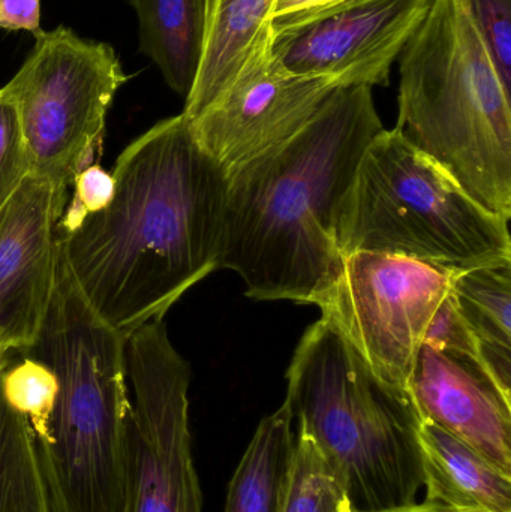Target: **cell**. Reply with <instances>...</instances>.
<instances>
[{
    "instance_id": "obj_18",
    "label": "cell",
    "mask_w": 511,
    "mask_h": 512,
    "mask_svg": "<svg viewBox=\"0 0 511 512\" xmlns=\"http://www.w3.org/2000/svg\"><path fill=\"white\" fill-rule=\"evenodd\" d=\"M287 402L258 424L228 484L224 512H282L296 450Z\"/></svg>"
},
{
    "instance_id": "obj_7",
    "label": "cell",
    "mask_w": 511,
    "mask_h": 512,
    "mask_svg": "<svg viewBox=\"0 0 511 512\" xmlns=\"http://www.w3.org/2000/svg\"><path fill=\"white\" fill-rule=\"evenodd\" d=\"M128 81L111 45L65 26L36 33L35 47L3 92L14 102L30 174L71 188L89 167L117 90Z\"/></svg>"
},
{
    "instance_id": "obj_5",
    "label": "cell",
    "mask_w": 511,
    "mask_h": 512,
    "mask_svg": "<svg viewBox=\"0 0 511 512\" xmlns=\"http://www.w3.org/2000/svg\"><path fill=\"white\" fill-rule=\"evenodd\" d=\"M287 381L297 435L335 469L353 512L417 504L422 417L410 391L378 378L324 319L303 334Z\"/></svg>"
},
{
    "instance_id": "obj_2",
    "label": "cell",
    "mask_w": 511,
    "mask_h": 512,
    "mask_svg": "<svg viewBox=\"0 0 511 512\" xmlns=\"http://www.w3.org/2000/svg\"><path fill=\"white\" fill-rule=\"evenodd\" d=\"M383 129L371 87H338L299 134L230 171L218 270L254 300L314 303L341 267V204Z\"/></svg>"
},
{
    "instance_id": "obj_12",
    "label": "cell",
    "mask_w": 511,
    "mask_h": 512,
    "mask_svg": "<svg viewBox=\"0 0 511 512\" xmlns=\"http://www.w3.org/2000/svg\"><path fill=\"white\" fill-rule=\"evenodd\" d=\"M68 188L30 174L0 209V354L29 348L56 288Z\"/></svg>"
},
{
    "instance_id": "obj_10",
    "label": "cell",
    "mask_w": 511,
    "mask_h": 512,
    "mask_svg": "<svg viewBox=\"0 0 511 512\" xmlns=\"http://www.w3.org/2000/svg\"><path fill=\"white\" fill-rule=\"evenodd\" d=\"M338 87L332 78L285 68L272 42L257 48L230 86L188 122L198 146L228 174L299 134Z\"/></svg>"
},
{
    "instance_id": "obj_1",
    "label": "cell",
    "mask_w": 511,
    "mask_h": 512,
    "mask_svg": "<svg viewBox=\"0 0 511 512\" xmlns=\"http://www.w3.org/2000/svg\"><path fill=\"white\" fill-rule=\"evenodd\" d=\"M111 176L108 203L57 228V246L84 300L126 339L218 270L228 180L183 114L132 141Z\"/></svg>"
},
{
    "instance_id": "obj_6",
    "label": "cell",
    "mask_w": 511,
    "mask_h": 512,
    "mask_svg": "<svg viewBox=\"0 0 511 512\" xmlns=\"http://www.w3.org/2000/svg\"><path fill=\"white\" fill-rule=\"evenodd\" d=\"M336 239L342 256H401L452 273L511 262L509 221L483 209L396 128L366 147Z\"/></svg>"
},
{
    "instance_id": "obj_4",
    "label": "cell",
    "mask_w": 511,
    "mask_h": 512,
    "mask_svg": "<svg viewBox=\"0 0 511 512\" xmlns=\"http://www.w3.org/2000/svg\"><path fill=\"white\" fill-rule=\"evenodd\" d=\"M125 342L84 300L59 254L47 318L21 349L56 379L50 441L38 444L51 512H123L131 411Z\"/></svg>"
},
{
    "instance_id": "obj_3",
    "label": "cell",
    "mask_w": 511,
    "mask_h": 512,
    "mask_svg": "<svg viewBox=\"0 0 511 512\" xmlns=\"http://www.w3.org/2000/svg\"><path fill=\"white\" fill-rule=\"evenodd\" d=\"M398 129L476 203L511 218V84L467 0H432L399 56Z\"/></svg>"
},
{
    "instance_id": "obj_11",
    "label": "cell",
    "mask_w": 511,
    "mask_h": 512,
    "mask_svg": "<svg viewBox=\"0 0 511 512\" xmlns=\"http://www.w3.org/2000/svg\"><path fill=\"white\" fill-rule=\"evenodd\" d=\"M431 2L348 0L273 38V53L290 71L329 77L339 87L387 86Z\"/></svg>"
},
{
    "instance_id": "obj_27",
    "label": "cell",
    "mask_w": 511,
    "mask_h": 512,
    "mask_svg": "<svg viewBox=\"0 0 511 512\" xmlns=\"http://www.w3.org/2000/svg\"><path fill=\"white\" fill-rule=\"evenodd\" d=\"M0 27L41 32V0H0Z\"/></svg>"
},
{
    "instance_id": "obj_17",
    "label": "cell",
    "mask_w": 511,
    "mask_h": 512,
    "mask_svg": "<svg viewBox=\"0 0 511 512\" xmlns=\"http://www.w3.org/2000/svg\"><path fill=\"white\" fill-rule=\"evenodd\" d=\"M452 294L480 363L511 399V262L453 274Z\"/></svg>"
},
{
    "instance_id": "obj_13",
    "label": "cell",
    "mask_w": 511,
    "mask_h": 512,
    "mask_svg": "<svg viewBox=\"0 0 511 512\" xmlns=\"http://www.w3.org/2000/svg\"><path fill=\"white\" fill-rule=\"evenodd\" d=\"M408 391L422 420L511 475V399L477 358L423 343Z\"/></svg>"
},
{
    "instance_id": "obj_14",
    "label": "cell",
    "mask_w": 511,
    "mask_h": 512,
    "mask_svg": "<svg viewBox=\"0 0 511 512\" xmlns=\"http://www.w3.org/2000/svg\"><path fill=\"white\" fill-rule=\"evenodd\" d=\"M425 502L458 512H511V475L441 427L420 424Z\"/></svg>"
},
{
    "instance_id": "obj_21",
    "label": "cell",
    "mask_w": 511,
    "mask_h": 512,
    "mask_svg": "<svg viewBox=\"0 0 511 512\" xmlns=\"http://www.w3.org/2000/svg\"><path fill=\"white\" fill-rule=\"evenodd\" d=\"M6 400L29 420L38 444L50 441L57 385L51 370L24 351L8 352L2 375Z\"/></svg>"
},
{
    "instance_id": "obj_23",
    "label": "cell",
    "mask_w": 511,
    "mask_h": 512,
    "mask_svg": "<svg viewBox=\"0 0 511 512\" xmlns=\"http://www.w3.org/2000/svg\"><path fill=\"white\" fill-rule=\"evenodd\" d=\"M471 18L511 84V0H467Z\"/></svg>"
},
{
    "instance_id": "obj_8",
    "label": "cell",
    "mask_w": 511,
    "mask_h": 512,
    "mask_svg": "<svg viewBox=\"0 0 511 512\" xmlns=\"http://www.w3.org/2000/svg\"><path fill=\"white\" fill-rule=\"evenodd\" d=\"M131 411L123 512H203L189 427L191 366L164 319L125 342Z\"/></svg>"
},
{
    "instance_id": "obj_19",
    "label": "cell",
    "mask_w": 511,
    "mask_h": 512,
    "mask_svg": "<svg viewBox=\"0 0 511 512\" xmlns=\"http://www.w3.org/2000/svg\"><path fill=\"white\" fill-rule=\"evenodd\" d=\"M6 360L0 354V512H51L35 432L3 394Z\"/></svg>"
},
{
    "instance_id": "obj_9",
    "label": "cell",
    "mask_w": 511,
    "mask_h": 512,
    "mask_svg": "<svg viewBox=\"0 0 511 512\" xmlns=\"http://www.w3.org/2000/svg\"><path fill=\"white\" fill-rule=\"evenodd\" d=\"M452 271L401 256L354 252L315 298L321 319L387 384L407 390Z\"/></svg>"
},
{
    "instance_id": "obj_28",
    "label": "cell",
    "mask_w": 511,
    "mask_h": 512,
    "mask_svg": "<svg viewBox=\"0 0 511 512\" xmlns=\"http://www.w3.org/2000/svg\"><path fill=\"white\" fill-rule=\"evenodd\" d=\"M377 512H458V511L450 510V508H446V507H440V505H432V504H428V502H423V504H414V505H411V507L396 508V510L377 511Z\"/></svg>"
},
{
    "instance_id": "obj_15",
    "label": "cell",
    "mask_w": 511,
    "mask_h": 512,
    "mask_svg": "<svg viewBox=\"0 0 511 512\" xmlns=\"http://www.w3.org/2000/svg\"><path fill=\"white\" fill-rule=\"evenodd\" d=\"M276 0H207L206 42L183 116H200L239 74L257 48L272 44Z\"/></svg>"
},
{
    "instance_id": "obj_26",
    "label": "cell",
    "mask_w": 511,
    "mask_h": 512,
    "mask_svg": "<svg viewBox=\"0 0 511 512\" xmlns=\"http://www.w3.org/2000/svg\"><path fill=\"white\" fill-rule=\"evenodd\" d=\"M345 2L348 0H276L270 18L273 38L297 29Z\"/></svg>"
},
{
    "instance_id": "obj_25",
    "label": "cell",
    "mask_w": 511,
    "mask_h": 512,
    "mask_svg": "<svg viewBox=\"0 0 511 512\" xmlns=\"http://www.w3.org/2000/svg\"><path fill=\"white\" fill-rule=\"evenodd\" d=\"M423 343L435 346V348L470 355V357L479 360L476 343H474L473 337H471L470 331L465 325L464 318H462L461 312L456 306L452 288L435 310Z\"/></svg>"
},
{
    "instance_id": "obj_24",
    "label": "cell",
    "mask_w": 511,
    "mask_h": 512,
    "mask_svg": "<svg viewBox=\"0 0 511 512\" xmlns=\"http://www.w3.org/2000/svg\"><path fill=\"white\" fill-rule=\"evenodd\" d=\"M72 186H74V195L71 200L68 198L57 227L59 230L71 228L83 216L102 209L113 194V176L99 165H89L75 177Z\"/></svg>"
},
{
    "instance_id": "obj_16",
    "label": "cell",
    "mask_w": 511,
    "mask_h": 512,
    "mask_svg": "<svg viewBox=\"0 0 511 512\" xmlns=\"http://www.w3.org/2000/svg\"><path fill=\"white\" fill-rule=\"evenodd\" d=\"M140 24V50L177 95L188 98L206 42L207 0H131Z\"/></svg>"
},
{
    "instance_id": "obj_22",
    "label": "cell",
    "mask_w": 511,
    "mask_h": 512,
    "mask_svg": "<svg viewBox=\"0 0 511 512\" xmlns=\"http://www.w3.org/2000/svg\"><path fill=\"white\" fill-rule=\"evenodd\" d=\"M29 176V155L17 108L0 89V209Z\"/></svg>"
},
{
    "instance_id": "obj_20",
    "label": "cell",
    "mask_w": 511,
    "mask_h": 512,
    "mask_svg": "<svg viewBox=\"0 0 511 512\" xmlns=\"http://www.w3.org/2000/svg\"><path fill=\"white\" fill-rule=\"evenodd\" d=\"M282 512H353L335 469L311 441L299 435Z\"/></svg>"
}]
</instances>
